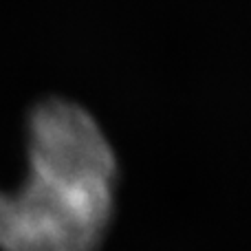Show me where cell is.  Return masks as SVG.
<instances>
[{"instance_id": "obj_1", "label": "cell", "mask_w": 251, "mask_h": 251, "mask_svg": "<svg viewBox=\"0 0 251 251\" xmlns=\"http://www.w3.org/2000/svg\"><path fill=\"white\" fill-rule=\"evenodd\" d=\"M26 176L0 190V251H100L115 214L117 156L91 113L51 97L26 122Z\"/></svg>"}]
</instances>
